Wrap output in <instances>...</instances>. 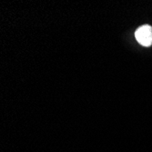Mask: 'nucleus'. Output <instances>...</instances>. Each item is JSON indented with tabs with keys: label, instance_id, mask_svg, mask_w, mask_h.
<instances>
[{
	"label": "nucleus",
	"instance_id": "f257e3e1",
	"mask_svg": "<svg viewBox=\"0 0 152 152\" xmlns=\"http://www.w3.org/2000/svg\"><path fill=\"white\" fill-rule=\"evenodd\" d=\"M137 41L143 47H150L152 45V27L149 25L140 26L135 32Z\"/></svg>",
	"mask_w": 152,
	"mask_h": 152
}]
</instances>
